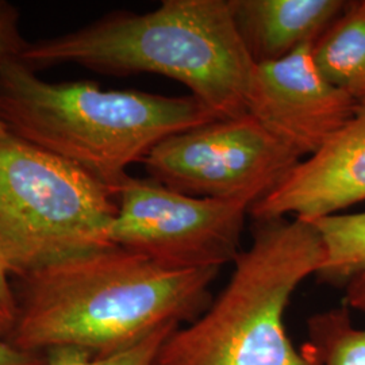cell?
<instances>
[{
  "label": "cell",
  "instance_id": "cell-1",
  "mask_svg": "<svg viewBox=\"0 0 365 365\" xmlns=\"http://www.w3.org/2000/svg\"><path fill=\"white\" fill-rule=\"evenodd\" d=\"M220 271L173 269L117 245L61 261L14 277L16 317L6 339L30 352H122L196 319Z\"/></svg>",
  "mask_w": 365,
  "mask_h": 365
},
{
  "label": "cell",
  "instance_id": "cell-2",
  "mask_svg": "<svg viewBox=\"0 0 365 365\" xmlns=\"http://www.w3.org/2000/svg\"><path fill=\"white\" fill-rule=\"evenodd\" d=\"M19 60L37 71L76 64L126 76L157 73L185 86L217 119L242 117L255 61L232 0H164L152 13H115L52 38L27 42Z\"/></svg>",
  "mask_w": 365,
  "mask_h": 365
},
{
  "label": "cell",
  "instance_id": "cell-3",
  "mask_svg": "<svg viewBox=\"0 0 365 365\" xmlns=\"http://www.w3.org/2000/svg\"><path fill=\"white\" fill-rule=\"evenodd\" d=\"M212 117L195 98L48 83L19 58L0 66V123L78 167L117 196L128 168L170 135Z\"/></svg>",
  "mask_w": 365,
  "mask_h": 365
},
{
  "label": "cell",
  "instance_id": "cell-4",
  "mask_svg": "<svg viewBox=\"0 0 365 365\" xmlns=\"http://www.w3.org/2000/svg\"><path fill=\"white\" fill-rule=\"evenodd\" d=\"M312 222L256 221L226 287L192 322L164 341L156 365H317L286 327L295 291L324 262Z\"/></svg>",
  "mask_w": 365,
  "mask_h": 365
},
{
  "label": "cell",
  "instance_id": "cell-5",
  "mask_svg": "<svg viewBox=\"0 0 365 365\" xmlns=\"http://www.w3.org/2000/svg\"><path fill=\"white\" fill-rule=\"evenodd\" d=\"M115 199L76 165L0 130V253L13 279L114 247Z\"/></svg>",
  "mask_w": 365,
  "mask_h": 365
},
{
  "label": "cell",
  "instance_id": "cell-6",
  "mask_svg": "<svg viewBox=\"0 0 365 365\" xmlns=\"http://www.w3.org/2000/svg\"><path fill=\"white\" fill-rule=\"evenodd\" d=\"M300 161L295 150L245 114L173 134L157 145L144 164L150 179L170 190L252 207Z\"/></svg>",
  "mask_w": 365,
  "mask_h": 365
},
{
  "label": "cell",
  "instance_id": "cell-7",
  "mask_svg": "<svg viewBox=\"0 0 365 365\" xmlns=\"http://www.w3.org/2000/svg\"><path fill=\"white\" fill-rule=\"evenodd\" d=\"M117 199L113 245L182 271L221 269L242 252L247 203L185 195L150 178L131 176Z\"/></svg>",
  "mask_w": 365,
  "mask_h": 365
},
{
  "label": "cell",
  "instance_id": "cell-8",
  "mask_svg": "<svg viewBox=\"0 0 365 365\" xmlns=\"http://www.w3.org/2000/svg\"><path fill=\"white\" fill-rule=\"evenodd\" d=\"M313 46L256 64L247 93L249 115L300 157L317 153L359 110L315 66Z\"/></svg>",
  "mask_w": 365,
  "mask_h": 365
},
{
  "label": "cell",
  "instance_id": "cell-9",
  "mask_svg": "<svg viewBox=\"0 0 365 365\" xmlns=\"http://www.w3.org/2000/svg\"><path fill=\"white\" fill-rule=\"evenodd\" d=\"M365 200V108L288 173L274 191L255 203V221L315 222Z\"/></svg>",
  "mask_w": 365,
  "mask_h": 365
},
{
  "label": "cell",
  "instance_id": "cell-10",
  "mask_svg": "<svg viewBox=\"0 0 365 365\" xmlns=\"http://www.w3.org/2000/svg\"><path fill=\"white\" fill-rule=\"evenodd\" d=\"M349 1L232 0L235 26L255 64L280 60L315 43Z\"/></svg>",
  "mask_w": 365,
  "mask_h": 365
},
{
  "label": "cell",
  "instance_id": "cell-11",
  "mask_svg": "<svg viewBox=\"0 0 365 365\" xmlns=\"http://www.w3.org/2000/svg\"><path fill=\"white\" fill-rule=\"evenodd\" d=\"M302 345L317 365H365V272L345 286L344 304L312 315Z\"/></svg>",
  "mask_w": 365,
  "mask_h": 365
},
{
  "label": "cell",
  "instance_id": "cell-12",
  "mask_svg": "<svg viewBox=\"0 0 365 365\" xmlns=\"http://www.w3.org/2000/svg\"><path fill=\"white\" fill-rule=\"evenodd\" d=\"M321 73L365 108V0L349 1L344 13L313 46Z\"/></svg>",
  "mask_w": 365,
  "mask_h": 365
},
{
  "label": "cell",
  "instance_id": "cell-13",
  "mask_svg": "<svg viewBox=\"0 0 365 365\" xmlns=\"http://www.w3.org/2000/svg\"><path fill=\"white\" fill-rule=\"evenodd\" d=\"M324 244L321 283L345 287L365 272V212L334 214L312 222Z\"/></svg>",
  "mask_w": 365,
  "mask_h": 365
},
{
  "label": "cell",
  "instance_id": "cell-14",
  "mask_svg": "<svg viewBox=\"0 0 365 365\" xmlns=\"http://www.w3.org/2000/svg\"><path fill=\"white\" fill-rule=\"evenodd\" d=\"M178 327H164L129 349L110 356H93L73 346H58L46 351L48 365H156L164 341Z\"/></svg>",
  "mask_w": 365,
  "mask_h": 365
},
{
  "label": "cell",
  "instance_id": "cell-15",
  "mask_svg": "<svg viewBox=\"0 0 365 365\" xmlns=\"http://www.w3.org/2000/svg\"><path fill=\"white\" fill-rule=\"evenodd\" d=\"M21 15L11 3L0 0V66L11 58H19L27 41L21 34ZM4 126L0 123V130Z\"/></svg>",
  "mask_w": 365,
  "mask_h": 365
},
{
  "label": "cell",
  "instance_id": "cell-16",
  "mask_svg": "<svg viewBox=\"0 0 365 365\" xmlns=\"http://www.w3.org/2000/svg\"><path fill=\"white\" fill-rule=\"evenodd\" d=\"M16 317V298L14 292L13 274L0 253V337L7 339Z\"/></svg>",
  "mask_w": 365,
  "mask_h": 365
},
{
  "label": "cell",
  "instance_id": "cell-17",
  "mask_svg": "<svg viewBox=\"0 0 365 365\" xmlns=\"http://www.w3.org/2000/svg\"><path fill=\"white\" fill-rule=\"evenodd\" d=\"M0 365H48L46 353L21 349L0 337Z\"/></svg>",
  "mask_w": 365,
  "mask_h": 365
}]
</instances>
